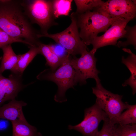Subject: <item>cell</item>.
<instances>
[{
  "instance_id": "cell-17",
  "label": "cell",
  "mask_w": 136,
  "mask_h": 136,
  "mask_svg": "<svg viewBox=\"0 0 136 136\" xmlns=\"http://www.w3.org/2000/svg\"><path fill=\"white\" fill-rule=\"evenodd\" d=\"M38 46L39 49L40 54L43 55L46 59V64L52 70H54L59 67L66 56L64 58L58 56L52 51L48 45L44 44L41 42L38 44Z\"/></svg>"
},
{
  "instance_id": "cell-21",
  "label": "cell",
  "mask_w": 136,
  "mask_h": 136,
  "mask_svg": "<svg viewBox=\"0 0 136 136\" xmlns=\"http://www.w3.org/2000/svg\"><path fill=\"white\" fill-rule=\"evenodd\" d=\"M126 31L125 38L126 41L123 42L119 41L117 42V46L119 48L125 47L128 45H133L136 49V25L133 26L126 25L125 27Z\"/></svg>"
},
{
  "instance_id": "cell-5",
  "label": "cell",
  "mask_w": 136,
  "mask_h": 136,
  "mask_svg": "<svg viewBox=\"0 0 136 136\" xmlns=\"http://www.w3.org/2000/svg\"><path fill=\"white\" fill-rule=\"evenodd\" d=\"M71 22L65 29L59 33L49 34H40L39 38L42 37L50 38L58 44L67 51L71 55L81 54L87 51V46L81 39L75 17L72 13L71 15Z\"/></svg>"
},
{
  "instance_id": "cell-24",
  "label": "cell",
  "mask_w": 136,
  "mask_h": 136,
  "mask_svg": "<svg viewBox=\"0 0 136 136\" xmlns=\"http://www.w3.org/2000/svg\"><path fill=\"white\" fill-rule=\"evenodd\" d=\"M14 43H20L25 44L29 46L26 42L14 39L9 35L0 28V48L4 46Z\"/></svg>"
},
{
  "instance_id": "cell-23",
  "label": "cell",
  "mask_w": 136,
  "mask_h": 136,
  "mask_svg": "<svg viewBox=\"0 0 136 136\" xmlns=\"http://www.w3.org/2000/svg\"><path fill=\"white\" fill-rule=\"evenodd\" d=\"M109 118L104 121L103 127L96 136H115V124Z\"/></svg>"
},
{
  "instance_id": "cell-18",
  "label": "cell",
  "mask_w": 136,
  "mask_h": 136,
  "mask_svg": "<svg viewBox=\"0 0 136 136\" xmlns=\"http://www.w3.org/2000/svg\"><path fill=\"white\" fill-rule=\"evenodd\" d=\"M52 8L55 19L61 16H68L72 10V0H51Z\"/></svg>"
},
{
  "instance_id": "cell-22",
  "label": "cell",
  "mask_w": 136,
  "mask_h": 136,
  "mask_svg": "<svg viewBox=\"0 0 136 136\" xmlns=\"http://www.w3.org/2000/svg\"><path fill=\"white\" fill-rule=\"evenodd\" d=\"M115 136H136V124H115Z\"/></svg>"
},
{
  "instance_id": "cell-2",
  "label": "cell",
  "mask_w": 136,
  "mask_h": 136,
  "mask_svg": "<svg viewBox=\"0 0 136 136\" xmlns=\"http://www.w3.org/2000/svg\"><path fill=\"white\" fill-rule=\"evenodd\" d=\"M72 13L75 17L77 27L80 29V37L87 46L91 44L98 33L106 31L119 18L110 17L95 10L81 14L75 12Z\"/></svg>"
},
{
  "instance_id": "cell-1",
  "label": "cell",
  "mask_w": 136,
  "mask_h": 136,
  "mask_svg": "<svg viewBox=\"0 0 136 136\" xmlns=\"http://www.w3.org/2000/svg\"><path fill=\"white\" fill-rule=\"evenodd\" d=\"M0 28L12 38L37 46L41 33L25 14L20 0H0Z\"/></svg>"
},
{
  "instance_id": "cell-14",
  "label": "cell",
  "mask_w": 136,
  "mask_h": 136,
  "mask_svg": "<svg viewBox=\"0 0 136 136\" xmlns=\"http://www.w3.org/2000/svg\"><path fill=\"white\" fill-rule=\"evenodd\" d=\"M29 50L26 53L19 54V57L16 65L12 72L21 77L23 73L29 64L38 54H40L38 46H31Z\"/></svg>"
},
{
  "instance_id": "cell-7",
  "label": "cell",
  "mask_w": 136,
  "mask_h": 136,
  "mask_svg": "<svg viewBox=\"0 0 136 136\" xmlns=\"http://www.w3.org/2000/svg\"><path fill=\"white\" fill-rule=\"evenodd\" d=\"M95 52L91 50L86 51L79 58L71 56L70 63L74 69L75 74L74 83L80 85L86 83V80L89 78L94 79L96 83L100 82L98 74L100 72L97 69V59L95 56Z\"/></svg>"
},
{
  "instance_id": "cell-6",
  "label": "cell",
  "mask_w": 136,
  "mask_h": 136,
  "mask_svg": "<svg viewBox=\"0 0 136 136\" xmlns=\"http://www.w3.org/2000/svg\"><path fill=\"white\" fill-rule=\"evenodd\" d=\"M92 88V93L96 97L95 103L107 114L110 121L116 124L118 117L127 108V103L122 100V96L108 91L101 82L96 83Z\"/></svg>"
},
{
  "instance_id": "cell-11",
  "label": "cell",
  "mask_w": 136,
  "mask_h": 136,
  "mask_svg": "<svg viewBox=\"0 0 136 136\" xmlns=\"http://www.w3.org/2000/svg\"><path fill=\"white\" fill-rule=\"evenodd\" d=\"M25 87L21 77L13 73L6 78L0 73V107L6 101L15 99Z\"/></svg>"
},
{
  "instance_id": "cell-13",
  "label": "cell",
  "mask_w": 136,
  "mask_h": 136,
  "mask_svg": "<svg viewBox=\"0 0 136 136\" xmlns=\"http://www.w3.org/2000/svg\"><path fill=\"white\" fill-rule=\"evenodd\" d=\"M122 49L130 54L126 58L122 56V62L128 69L131 75L128 79L125 81L122 85L123 87L127 85L130 86L132 90V94L134 95L136 92V55L129 49L124 48Z\"/></svg>"
},
{
  "instance_id": "cell-19",
  "label": "cell",
  "mask_w": 136,
  "mask_h": 136,
  "mask_svg": "<svg viewBox=\"0 0 136 136\" xmlns=\"http://www.w3.org/2000/svg\"><path fill=\"white\" fill-rule=\"evenodd\" d=\"M77 7L75 12L81 14L101 7L105 2L101 0H74Z\"/></svg>"
},
{
  "instance_id": "cell-9",
  "label": "cell",
  "mask_w": 136,
  "mask_h": 136,
  "mask_svg": "<svg viewBox=\"0 0 136 136\" xmlns=\"http://www.w3.org/2000/svg\"><path fill=\"white\" fill-rule=\"evenodd\" d=\"M95 10L115 18L133 20L136 16V1L108 0Z\"/></svg>"
},
{
  "instance_id": "cell-12",
  "label": "cell",
  "mask_w": 136,
  "mask_h": 136,
  "mask_svg": "<svg viewBox=\"0 0 136 136\" xmlns=\"http://www.w3.org/2000/svg\"><path fill=\"white\" fill-rule=\"evenodd\" d=\"M27 104L22 101L15 99L7 104L0 107V119H5L12 122L26 121L22 111L23 106Z\"/></svg>"
},
{
  "instance_id": "cell-8",
  "label": "cell",
  "mask_w": 136,
  "mask_h": 136,
  "mask_svg": "<svg viewBox=\"0 0 136 136\" xmlns=\"http://www.w3.org/2000/svg\"><path fill=\"white\" fill-rule=\"evenodd\" d=\"M109 118L106 113L95 103L85 109L84 119L80 123L74 126L69 125L68 128L78 131L83 136H96L100 122Z\"/></svg>"
},
{
  "instance_id": "cell-15",
  "label": "cell",
  "mask_w": 136,
  "mask_h": 136,
  "mask_svg": "<svg viewBox=\"0 0 136 136\" xmlns=\"http://www.w3.org/2000/svg\"><path fill=\"white\" fill-rule=\"evenodd\" d=\"M2 49L3 56L0 66V73L2 74L7 70L13 71L18 61L19 55H17L12 48L11 44L6 45Z\"/></svg>"
},
{
  "instance_id": "cell-3",
  "label": "cell",
  "mask_w": 136,
  "mask_h": 136,
  "mask_svg": "<svg viewBox=\"0 0 136 136\" xmlns=\"http://www.w3.org/2000/svg\"><path fill=\"white\" fill-rule=\"evenodd\" d=\"M71 55H68L64 58L61 64L54 70L45 69L37 76L40 80L52 81L57 85L58 90L54 96L57 102L62 103L67 101L65 93L70 88L75 86L74 83L75 70L70 64Z\"/></svg>"
},
{
  "instance_id": "cell-10",
  "label": "cell",
  "mask_w": 136,
  "mask_h": 136,
  "mask_svg": "<svg viewBox=\"0 0 136 136\" xmlns=\"http://www.w3.org/2000/svg\"><path fill=\"white\" fill-rule=\"evenodd\" d=\"M130 21L122 18L117 19L104 34L94 39L91 44L93 47L92 50L95 52L100 47L109 45L116 46L119 39L125 37V27Z\"/></svg>"
},
{
  "instance_id": "cell-26",
  "label": "cell",
  "mask_w": 136,
  "mask_h": 136,
  "mask_svg": "<svg viewBox=\"0 0 136 136\" xmlns=\"http://www.w3.org/2000/svg\"><path fill=\"white\" fill-rule=\"evenodd\" d=\"M9 125L8 122L6 120H0V130H3L6 129Z\"/></svg>"
},
{
  "instance_id": "cell-20",
  "label": "cell",
  "mask_w": 136,
  "mask_h": 136,
  "mask_svg": "<svg viewBox=\"0 0 136 136\" xmlns=\"http://www.w3.org/2000/svg\"><path fill=\"white\" fill-rule=\"evenodd\" d=\"M126 110L118 118L116 124L127 125L136 123V105H130L127 102Z\"/></svg>"
},
{
  "instance_id": "cell-16",
  "label": "cell",
  "mask_w": 136,
  "mask_h": 136,
  "mask_svg": "<svg viewBox=\"0 0 136 136\" xmlns=\"http://www.w3.org/2000/svg\"><path fill=\"white\" fill-rule=\"evenodd\" d=\"M12 125V136H42L37 128L27 121L11 122Z\"/></svg>"
},
{
  "instance_id": "cell-25",
  "label": "cell",
  "mask_w": 136,
  "mask_h": 136,
  "mask_svg": "<svg viewBox=\"0 0 136 136\" xmlns=\"http://www.w3.org/2000/svg\"><path fill=\"white\" fill-rule=\"evenodd\" d=\"M48 45L52 51L60 57L64 58L69 54L66 49L58 44H51Z\"/></svg>"
},
{
  "instance_id": "cell-4",
  "label": "cell",
  "mask_w": 136,
  "mask_h": 136,
  "mask_svg": "<svg viewBox=\"0 0 136 136\" xmlns=\"http://www.w3.org/2000/svg\"><path fill=\"white\" fill-rule=\"evenodd\" d=\"M24 13L32 24H38L41 34L48 33L49 29L58 25L52 10L50 0H20Z\"/></svg>"
}]
</instances>
